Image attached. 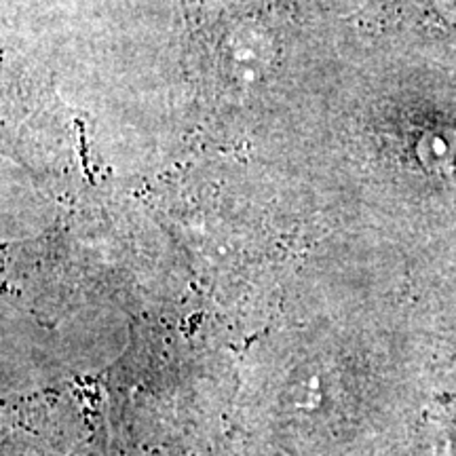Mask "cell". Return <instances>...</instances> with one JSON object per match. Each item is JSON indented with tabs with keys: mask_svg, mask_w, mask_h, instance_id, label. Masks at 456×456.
I'll return each mask as SVG.
<instances>
[{
	"mask_svg": "<svg viewBox=\"0 0 456 456\" xmlns=\"http://www.w3.org/2000/svg\"><path fill=\"white\" fill-rule=\"evenodd\" d=\"M419 155L429 167H444L456 163V135H427L420 142Z\"/></svg>",
	"mask_w": 456,
	"mask_h": 456,
	"instance_id": "cell-1",
	"label": "cell"
}]
</instances>
